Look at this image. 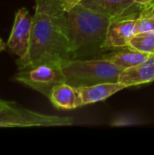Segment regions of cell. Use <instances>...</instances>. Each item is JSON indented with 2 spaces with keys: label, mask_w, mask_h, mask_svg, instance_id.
Returning a JSON list of instances; mask_svg holds the SVG:
<instances>
[{
  "label": "cell",
  "mask_w": 154,
  "mask_h": 155,
  "mask_svg": "<svg viewBox=\"0 0 154 155\" xmlns=\"http://www.w3.org/2000/svg\"><path fill=\"white\" fill-rule=\"evenodd\" d=\"M81 1L82 0H62V5H63L64 9L67 12L71 8H73L74 5L80 4Z\"/></svg>",
  "instance_id": "obj_16"
},
{
  "label": "cell",
  "mask_w": 154,
  "mask_h": 155,
  "mask_svg": "<svg viewBox=\"0 0 154 155\" xmlns=\"http://www.w3.org/2000/svg\"><path fill=\"white\" fill-rule=\"evenodd\" d=\"M137 18L138 17H122L112 21L103 45L106 52L127 48L131 39L137 34Z\"/></svg>",
  "instance_id": "obj_8"
},
{
  "label": "cell",
  "mask_w": 154,
  "mask_h": 155,
  "mask_svg": "<svg viewBox=\"0 0 154 155\" xmlns=\"http://www.w3.org/2000/svg\"><path fill=\"white\" fill-rule=\"evenodd\" d=\"M74 118L37 113L14 102H0V128L70 126Z\"/></svg>",
  "instance_id": "obj_4"
},
{
  "label": "cell",
  "mask_w": 154,
  "mask_h": 155,
  "mask_svg": "<svg viewBox=\"0 0 154 155\" xmlns=\"http://www.w3.org/2000/svg\"><path fill=\"white\" fill-rule=\"evenodd\" d=\"M33 28V16L25 8H19L15 15L13 27L6 42L9 51L17 56V60L24 59L30 47Z\"/></svg>",
  "instance_id": "obj_6"
},
{
  "label": "cell",
  "mask_w": 154,
  "mask_h": 155,
  "mask_svg": "<svg viewBox=\"0 0 154 155\" xmlns=\"http://www.w3.org/2000/svg\"><path fill=\"white\" fill-rule=\"evenodd\" d=\"M80 4L113 19L139 17L143 8L134 0H82Z\"/></svg>",
  "instance_id": "obj_7"
},
{
  "label": "cell",
  "mask_w": 154,
  "mask_h": 155,
  "mask_svg": "<svg viewBox=\"0 0 154 155\" xmlns=\"http://www.w3.org/2000/svg\"><path fill=\"white\" fill-rule=\"evenodd\" d=\"M118 82L127 87L154 82V54L139 64L123 69L120 74Z\"/></svg>",
  "instance_id": "obj_9"
},
{
  "label": "cell",
  "mask_w": 154,
  "mask_h": 155,
  "mask_svg": "<svg viewBox=\"0 0 154 155\" xmlns=\"http://www.w3.org/2000/svg\"><path fill=\"white\" fill-rule=\"evenodd\" d=\"M140 16H154V0L147 5L143 6Z\"/></svg>",
  "instance_id": "obj_15"
},
{
  "label": "cell",
  "mask_w": 154,
  "mask_h": 155,
  "mask_svg": "<svg viewBox=\"0 0 154 155\" xmlns=\"http://www.w3.org/2000/svg\"><path fill=\"white\" fill-rule=\"evenodd\" d=\"M6 48H7V45H6V43H5V42L3 41V39L0 37V53H1V52H3V51H5Z\"/></svg>",
  "instance_id": "obj_18"
},
{
  "label": "cell",
  "mask_w": 154,
  "mask_h": 155,
  "mask_svg": "<svg viewBox=\"0 0 154 155\" xmlns=\"http://www.w3.org/2000/svg\"><path fill=\"white\" fill-rule=\"evenodd\" d=\"M66 15L71 60L96 58L107 53L103 45L113 18L81 4L74 5Z\"/></svg>",
  "instance_id": "obj_2"
},
{
  "label": "cell",
  "mask_w": 154,
  "mask_h": 155,
  "mask_svg": "<svg viewBox=\"0 0 154 155\" xmlns=\"http://www.w3.org/2000/svg\"><path fill=\"white\" fill-rule=\"evenodd\" d=\"M66 83L74 87L116 83L123 69L102 57L74 59L62 63Z\"/></svg>",
  "instance_id": "obj_3"
},
{
  "label": "cell",
  "mask_w": 154,
  "mask_h": 155,
  "mask_svg": "<svg viewBox=\"0 0 154 155\" xmlns=\"http://www.w3.org/2000/svg\"></svg>",
  "instance_id": "obj_21"
},
{
  "label": "cell",
  "mask_w": 154,
  "mask_h": 155,
  "mask_svg": "<svg viewBox=\"0 0 154 155\" xmlns=\"http://www.w3.org/2000/svg\"><path fill=\"white\" fill-rule=\"evenodd\" d=\"M128 87L120 82L102 83L90 86L76 87L83 105L91 104L106 100L107 98L111 97L116 93Z\"/></svg>",
  "instance_id": "obj_10"
},
{
  "label": "cell",
  "mask_w": 154,
  "mask_h": 155,
  "mask_svg": "<svg viewBox=\"0 0 154 155\" xmlns=\"http://www.w3.org/2000/svg\"><path fill=\"white\" fill-rule=\"evenodd\" d=\"M48 99L57 109L72 110L83 106L76 87H74L67 83H62L55 85L52 89Z\"/></svg>",
  "instance_id": "obj_11"
},
{
  "label": "cell",
  "mask_w": 154,
  "mask_h": 155,
  "mask_svg": "<svg viewBox=\"0 0 154 155\" xmlns=\"http://www.w3.org/2000/svg\"><path fill=\"white\" fill-rule=\"evenodd\" d=\"M137 33L154 32V16H139L136 19Z\"/></svg>",
  "instance_id": "obj_14"
},
{
  "label": "cell",
  "mask_w": 154,
  "mask_h": 155,
  "mask_svg": "<svg viewBox=\"0 0 154 155\" xmlns=\"http://www.w3.org/2000/svg\"><path fill=\"white\" fill-rule=\"evenodd\" d=\"M127 48L149 54H153L154 32L137 33L129 42Z\"/></svg>",
  "instance_id": "obj_13"
},
{
  "label": "cell",
  "mask_w": 154,
  "mask_h": 155,
  "mask_svg": "<svg viewBox=\"0 0 154 155\" xmlns=\"http://www.w3.org/2000/svg\"><path fill=\"white\" fill-rule=\"evenodd\" d=\"M61 1H62V0H61Z\"/></svg>",
  "instance_id": "obj_20"
},
{
  "label": "cell",
  "mask_w": 154,
  "mask_h": 155,
  "mask_svg": "<svg viewBox=\"0 0 154 155\" xmlns=\"http://www.w3.org/2000/svg\"><path fill=\"white\" fill-rule=\"evenodd\" d=\"M151 55L152 54L129 48H123L121 51H116L112 54H103L99 57L109 60L113 64L123 70L146 61Z\"/></svg>",
  "instance_id": "obj_12"
},
{
  "label": "cell",
  "mask_w": 154,
  "mask_h": 155,
  "mask_svg": "<svg viewBox=\"0 0 154 155\" xmlns=\"http://www.w3.org/2000/svg\"><path fill=\"white\" fill-rule=\"evenodd\" d=\"M2 100H3V99H1V98H0V102H1V101H2Z\"/></svg>",
  "instance_id": "obj_19"
},
{
  "label": "cell",
  "mask_w": 154,
  "mask_h": 155,
  "mask_svg": "<svg viewBox=\"0 0 154 155\" xmlns=\"http://www.w3.org/2000/svg\"><path fill=\"white\" fill-rule=\"evenodd\" d=\"M152 0H134V3L138 5H141V6H145L147 5L148 4H150Z\"/></svg>",
  "instance_id": "obj_17"
},
{
  "label": "cell",
  "mask_w": 154,
  "mask_h": 155,
  "mask_svg": "<svg viewBox=\"0 0 154 155\" xmlns=\"http://www.w3.org/2000/svg\"><path fill=\"white\" fill-rule=\"evenodd\" d=\"M14 80L47 98L55 85L66 83L62 63L55 61H44L18 68Z\"/></svg>",
  "instance_id": "obj_5"
},
{
  "label": "cell",
  "mask_w": 154,
  "mask_h": 155,
  "mask_svg": "<svg viewBox=\"0 0 154 155\" xmlns=\"http://www.w3.org/2000/svg\"><path fill=\"white\" fill-rule=\"evenodd\" d=\"M71 60L67 35V15L61 0H34V14L29 51L16 60L17 68L44 61Z\"/></svg>",
  "instance_id": "obj_1"
}]
</instances>
